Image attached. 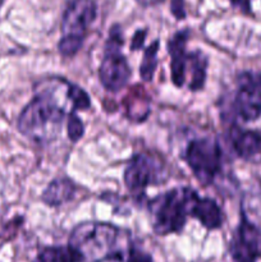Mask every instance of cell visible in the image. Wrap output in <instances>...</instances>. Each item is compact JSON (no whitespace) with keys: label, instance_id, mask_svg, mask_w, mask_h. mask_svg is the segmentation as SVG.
I'll return each mask as SVG.
<instances>
[{"label":"cell","instance_id":"6da1fadb","mask_svg":"<svg viewBox=\"0 0 261 262\" xmlns=\"http://www.w3.org/2000/svg\"><path fill=\"white\" fill-rule=\"evenodd\" d=\"M68 83L64 79L46 82L45 89L36 95L18 118V129L23 136L38 143L51 142L58 137L67 102H71L61 100L67 97Z\"/></svg>","mask_w":261,"mask_h":262},{"label":"cell","instance_id":"7a4b0ae2","mask_svg":"<svg viewBox=\"0 0 261 262\" xmlns=\"http://www.w3.org/2000/svg\"><path fill=\"white\" fill-rule=\"evenodd\" d=\"M122 230L109 223L86 222L78 224L69 235L68 245L81 255L83 262H123Z\"/></svg>","mask_w":261,"mask_h":262},{"label":"cell","instance_id":"3957f363","mask_svg":"<svg viewBox=\"0 0 261 262\" xmlns=\"http://www.w3.org/2000/svg\"><path fill=\"white\" fill-rule=\"evenodd\" d=\"M200 197L188 187L174 188L150 202L153 229L158 235L182 232Z\"/></svg>","mask_w":261,"mask_h":262},{"label":"cell","instance_id":"277c9868","mask_svg":"<svg viewBox=\"0 0 261 262\" xmlns=\"http://www.w3.org/2000/svg\"><path fill=\"white\" fill-rule=\"evenodd\" d=\"M96 17V5L92 0H71L61 19V40L59 53L73 56L83 45L87 28Z\"/></svg>","mask_w":261,"mask_h":262},{"label":"cell","instance_id":"5b68a950","mask_svg":"<svg viewBox=\"0 0 261 262\" xmlns=\"http://www.w3.org/2000/svg\"><path fill=\"white\" fill-rule=\"evenodd\" d=\"M122 28L118 25L110 28L109 38L105 43L104 59L99 69L100 81L106 90L117 92L127 84L130 77V67L122 54Z\"/></svg>","mask_w":261,"mask_h":262},{"label":"cell","instance_id":"8992f818","mask_svg":"<svg viewBox=\"0 0 261 262\" xmlns=\"http://www.w3.org/2000/svg\"><path fill=\"white\" fill-rule=\"evenodd\" d=\"M184 159L194 177L204 186L212 183L222 170V148L212 138H201L189 142Z\"/></svg>","mask_w":261,"mask_h":262},{"label":"cell","instance_id":"52a82bcc","mask_svg":"<svg viewBox=\"0 0 261 262\" xmlns=\"http://www.w3.org/2000/svg\"><path fill=\"white\" fill-rule=\"evenodd\" d=\"M164 163L148 152L137 154L130 159L124 171L127 188L136 196H142L151 184L164 183L166 178Z\"/></svg>","mask_w":261,"mask_h":262},{"label":"cell","instance_id":"ba28073f","mask_svg":"<svg viewBox=\"0 0 261 262\" xmlns=\"http://www.w3.org/2000/svg\"><path fill=\"white\" fill-rule=\"evenodd\" d=\"M229 253L233 262H257L261 258V230L243 210L230 241Z\"/></svg>","mask_w":261,"mask_h":262},{"label":"cell","instance_id":"9c48e42d","mask_svg":"<svg viewBox=\"0 0 261 262\" xmlns=\"http://www.w3.org/2000/svg\"><path fill=\"white\" fill-rule=\"evenodd\" d=\"M189 37V31H179L168 42V51L171 56V81L177 87H181L186 79L188 67V53H186V43Z\"/></svg>","mask_w":261,"mask_h":262},{"label":"cell","instance_id":"30bf717a","mask_svg":"<svg viewBox=\"0 0 261 262\" xmlns=\"http://www.w3.org/2000/svg\"><path fill=\"white\" fill-rule=\"evenodd\" d=\"M232 145L241 159L250 163H261V132L233 129Z\"/></svg>","mask_w":261,"mask_h":262},{"label":"cell","instance_id":"8fae6325","mask_svg":"<svg viewBox=\"0 0 261 262\" xmlns=\"http://www.w3.org/2000/svg\"><path fill=\"white\" fill-rule=\"evenodd\" d=\"M233 109L243 122H252L261 115V97L248 90L238 87L233 101Z\"/></svg>","mask_w":261,"mask_h":262},{"label":"cell","instance_id":"7c38bea8","mask_svg":"<svg viewBox=\"0 0 261 262\" xmlns=\"http://www.w3.org/2000/svg\"><path fill=\"white\" fill-rule=\"evenodd\" d=\"M191 216L199 220L206 229H219L223 225V215L220 207L211 199H199L192 209Z\"/></svg>","mask_w":261,"mask_h":262},{"label":"cell","instance_id":"4fadbf2b","mask_svg":"<svg viewBox=\"0 0 261 262\" xmlns=\"http://www.w3.org/2000/svg\"><path fill=\"white\" fill-rule=\"evenodd\" d=\"M76 187L71 179L59 178L51 182L42 193V201L49 206H59L69 202L74 196Z\"/></svg>","mask_w":261,"mask_h":262},{"label":"cell","instance_id":"5bb4252c","mask_svg":"<svg viewBox=\"0 0 261 262\" xmlns=\"http://www.w3.org/2000/svg\"><path fill=\"white\" fill-rule=\"evenodd\" d=\"M32 262H83V260L81 255L68 245L42 248Z\"/></svg>","mask_w":261,"mask_h":262},{"label":"cell","instance_id":"9a60e30c","mask_svg":"<svg viewBox=\"0 0 261 262\" xmlns=\"http://www.w3.org/2000/svg\"><path fill=\"white\" fill-rule=\"evenodd\" d=\"M188 67L192 73L188 89L191 91H199V90H201L204 87L205 79H206V56L201 51L188 53Z\"/></svg>","mask_w":261,"mask_h":262},{"label":"cell","instance_id":"2e32d148","mask_svg":"<svg viewBox=\"0 0 261 262\" xmlns=\"http://www.w3.org/2000/svg\"><path fill=\"white\" fill-rule=\"evenodd\" d=\"M159 51V41H154L150 46L143 53L142 63L140 66V74L142 77L143 81L148 82L153 79L154 73H155L156 66H158V60H156V55Z\"/></svg>","mask_w":261,"mask_h":262},{"label":"cell","instance_id":"e0dca14e","mask_svg":"<svg viewBox=\"0 0 261 262\" xmlns=\"http://www.w3.org/2000/svg\"><path fill=\"white\" fill-rule=\"evenodd\" d=\"M238 87L248 90L261 97V72H243L238 77Z\"/></svg>","mask_w":261,"mask_h":262},{"label":"cell","instance_id":"ac0fdd59","mask_svg":"<svg viewBox=\"0 0 261 262\" xmlns=\"http://www.w3.org/2000/svg\"><path fill=\"white\" fill-rule=\"evenodd\" d=\"M67 94H68L69 100H71L73 110H87L91 106L90 96L81 87L68 83V92Z\"/></svg>","mask_w":261,"mask_h":262},{"label":"cell","instance_id":"d6986e66","mask_svg":"<svg viewBox=\"0 0 261 262\" xmlns=\"http://www.w3.org/2000/svg\"><path fill=\"white\" fill-rule=\"evenodd\" d=\"M67 129H68V137L71 138L72 142H77L82 138L84 133V127L82 120L74 114L73 112L69 114L68 117V125H67Z\"/></svg>","mask_w":261,"mask_h":262},{"label":"cell","instance_id":"ffe728a7","mask_svg":"<svg viewBox=\"0 0 261 262\" xmlns=\"http://www.w3.org/2000/svg\"><path fill=\"white\" fill-rule=\"evenodd\" d=\"M125 262H154L153 256L136 245H128Z\"/></svg>","mask_w":261,"mask_h":262},{"label":"cell","instance_id":"44dd1931","mask_svg":"<svg viewBox=\"0 0 261 262\" xmlns=\"http://www.w3.org/2000/svg\"><path fill=\"white\" fill-rule=\"evenodd\" d=\"M145 38H146V31L138 30L137 32L133 35L132 42H130V50L133 51L140 50V49L143 46V43H145Z\"/></svg>","mask_w":261,"mask_h":262},{"label":"cell","instance_id":"7402d4cb","mask_svg":"<svg viewBox=\"0 0 261 262\" xmlns=\"http://www.w3.org/2000/svg\"><path fill=\"white\" fill-rule=\"evenodd\" d=\"M171 13L177 17V19H183L186 17L183 8V0H173L171 2Z\"/></svg>","mask_w":261,"mask_h":262},{"label":"cell","instance_id":"603a6c76","mask_svg":"<svg viewBox=\"0 0 261 262\" xmlns=\"http://www.w3.org/2000/svg\"><path fill=\"white\" fill-rule=\"evenodd\" d=\"M230 3L233 5H235V7H240L245 12H250L251 0H230Z\"/></svg>","mask_w":261,"mask_h":262},{"label":"cell","instance_id":"cb8c5ba5","mask_svg":"<svg viewBox=\"0 0 261 262\" xmlns=\"http://www.w3.org/2000/svg\"><path fill=\"white\" fill-rule=\"evenodd\" d=\"M138 2L141 3L142 5H155V4H159V3H161L163 0H138Z\"/></svg>","mask_w":261,"mask_h":262},{"label":"cell","instance_id":"d4e9b609","mask_svg":"<svg viewBox=\"0 0 261 262\" xmlns=\"http://www.w3.org/2000/svg\"><path fill=\"white\" fill-rule=\"evenodd\" d=\"M3 5V0H0V7H2Z\"/></svg>","mask_w":261,"mask_h":262}]
</instances>
